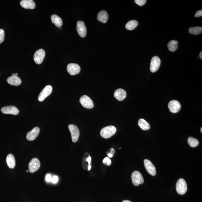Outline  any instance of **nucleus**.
<instances>
[{
  "label": "nucleus",
  "mask_w": 202,
  "mask_h": 202,
  "mask_svg": "<svg viewBox=\"0 0 202 202\" xmlns=\"http://www.w3.org/2000/svg\"><path fill=\"white\" fill-rule=\"evenodd\" d=\"M116 129L115 126H106L102 129L100 135L105 139L109 138L113 136L116 133Z\"/></svg>",
  "instance_id": "f257e3e1"
},
{
  "label": "nucleus",
  "mask_w": 202,
  "mask_h": 202,
  "mask_svg": "<svg viewBox=\"0 0 202 202\" xmlns=\"http://www.w3.org/2000/svg\"><path fill=\"white\" fill-rule=\"evenodd\" d=\"M176 190L179 194L184 195L187 190V185L184 179H180L176 185Z\"/></svg>",
  "instance_id": "f03ea898"
},
{
  "label": "nucleus",
  "mask_w": 202,
  "mask_h": 202,
  "mask_svg": "<svg viewBox=\"0 0 202 202\" xmlns=\"http://www.w3.org/2000/svg\"><path fill=\"white\" fill-rule=\"evenodd\" d=\"M132 182L134 185L138 186L140 184L144 183V179L140 172L137 171H135L132 175Z\"/></svg>",
  "instance_id": "7ed1b4c3"
},
{
  "label": "nucleus",
  "mask_w": 202,
  "mask_h": 202,
  "mask_svg": "<svg viewBox=\"0 0 202 202\" xmlns=\"http://www.w3.org/2000/svg\"><path fill=\"white\" fill-rule=\"evenodd\" d=\"M68 127L72 136V141L75 143L78 141L80 135L79 129L77 126L75 125H69Z\"/></svg>",
  "instance_id": "20e7f679"
},
{
  "label": "nucleus",
  "mask_w": 202,
  "mask_h": 202,
  "mask_svg": "<svg viewBox=\"0 0 202 202\" xmlns=\"http://www.w3.org/2000/svg\"><path fill=\"white\" fill-rule=\"evenodd\" d=\"M52 88L51 85H47L41 91L38 96V99L39 102H42L48 96H49L52 94Z\"/></svg>",
  "instance_id": "39448f33"
},
{
  "label": "nucleus",
  "mask_w": 202,
  "mask_h": 202,
  "mask_svg": "<svg viewBox=\"0 0 202 202\" xmlns=\"http://www.w3.org/2000/svg\"><path fill=\"white\" fill-rule=\"evenodd\" d=\"M80 102L82 106L86 109H92L94 106L92 100L86 95H84L80 98Z\"/></svg>",
  "instance_id": "423d86ee"
},
{
  "label": "nucleus",
  "mask_w": 202,
  "mask_h": 202,
  "mask_svg": "<svg viewBox=\"0 0 202 202\" xmlns=\"http://www.w3.org/2000/svg\"><path fill=\"white\" fill-rule=\"evenodd\" d=\"M45 56V52L43 49H40L35 52L34 60L38 65H40L43 62Z\"/></svg>",
  "instance_id": "0eeeda50"
},
{
  "label": "nucleus",
  "mask_w": 202,
  "mask_h": 202,
  "mask_svg": "<svg viewBox=\"0 0 202 202\" xmlns=\"http://www.w3.org/2000/svg\"><path fill=\"white\" fill-rule=\"evenodd\" d=\"M40 162L37 158H34L30 162L28 165V170L31 173L37 171L40 167Z\"/></svg>",
  "instance_id": "6e6552de"
},
{
  "label": "nucleus",
  "mask_w": 202,
  "mask_h": 202,
  "mask_svg": "<svg viewBox=\"0 0 202 202\" xmlns=\"http://www.w3.org/2000/svg\"><path fill=\"white\" fill-rule=\"evenodd\" d=\"M161 62L160 59L157 56L153 57L151 60L150 65L151 72L153 73H154V72H156L160 68Z\"/></svg>",
  "instance_id": "1a4fd4ad"
},
{
  "label": "nucleus",
  "mask_w": 202,
  "mask_h": 202,
  "mask_svg": "<svg viewBox=\"0 0 202 202\" xmlns=\"http://www.w3.org/2000/svg\"><path fill=\"white\" fill-rule=\"evenodd\" d=\"M181 105L176 100L171 101L169 103L168 108L170 111L173 113L178 112L181 109Z\"/></svg>",
  "instance_id": "9d476101"
},
{
  "label": "nucleus",
  "mask_w": 202,
  "mask_h": 202,
  "mask_svg": "<svg viewBox=\"0 0 202 202\" xmlns=\"http://www.w3.org/2000/svg\"><path fill=\"white\" fill-rule=\"evenodd\" d=\"M1 112L5 114L17 115L19 113V111L16 107L10 106L4 107L1 109Z\"/></svg>",
  "instance_id": "9b49d317"
},
{
  "label": "nucleus",
  "mask_w": 202,
  "mask_h": 202,
  "mask_svg": "<svg viewBox=\"0 0 202 202\" xmlns=\"http://www.w3.org/2000/svg\"><path fill=\"white\" fill-rule=\"evenodd\" d=\"M145 168L148 173L151 175L154 176L156 173V170L154 165L149 160L145 159L144 161Z\"/></svg>",
  "instance_id": "f8f14e48"
},
{
  "label": "nucleus",
  "mask_w": 202,
  "mask_h": 202,
  "mask_svg": "<svg viewBox=\"0 0 202 202\" xmlns=\"http://www.w3.org/2000/svg\"><path fill=\"white\" fill-rule=\"evenodd\" d=\"M76 30L79 35L82 38H84L86 34V28L85 24L82 21H78L77 23Z\"/></svg>",
  "instance_id": "ddd939ff"
},
{
  "label": "nucleus",
  "mask_w": 202,
  "mask_h": 202,
  "mask_svg": "<svg viewBox=\"0 0 202 202\" xmlns=\"http://www.w3.org/2000/svg\"><path fill=\"white\" fill-rule=\"evenodd\" d=\"M68 72L71 75H75L79 73L81 71V68L78 64L70 63L67 67Z\"/></svg>",
  "instance_id": "4468645a"
},
{
  "label": "nucleus",
  "mask_w": 202,
  "mask_h": 202,
  "mask_svg": "<svg viewBox=\"0 0 202 202\" xmlns=\"http://www.w3.org/2000/svg\"><path fill=\"white\" fill-rule=\"evenodd\" d=\"M40 132V129L39 127H35L28 132L27 134L26 138L28 141H33L35 140L39 135Z\"/></svg>",
  "instance_id": "2eb2a0df"
},
{
  "label": "nucleus",
  "mask_w": 202,
  "mask_h": 202,
  "mask_svg": "<svg viewBox=\"0 0 202 202\" xmlns=\"http://www.w3.org/2000/svg\"><path fill=\"white\" fill-rule=\"evenodd\" d=\"M20 4L25 9H34L36 7L35 3L33 0H23L20 2Z\"/></svg>",
  "instance_id": "dca6fc26"
},
{
  "label": "nucleus",
  "mask_w": 202,
  "mask_h": 202,
  "mask_svg": "<svg viewBox=\"0 0 202 202\" xmlns=\"http://www.w3.org/2000/svg\"><path fill=\"white\" fill-rule=\"evenodd\" d=\"M7 81L10 85L15 86H18L21 83L20 78L15 75L8 77L7 79Z\"/></svg>",
  "instance_id": "f3484780"
},
{
  "label": "nucleus",
  "mask_w": 202,
  "mask_h": 202,
  "mask_svg": "<svg viewBox=\"0 0 202 202\" xmlns=\"http://www.w3.org/2000/svg\"><path fill=\"white\" fill-rule=\"evenodd\" d=\"M114 96L117 100L121 101L126 98V91L121 89H119L115 91Z\"/></svg>",
  "instance_id": "a211bd4d"
},
{
  "label": "nucleus",
  "mask_w": 202,
  "mask_h": 202,
  "mask_svg": "<svg viewBox=\"0 0 202 202\" xmlns=\"http://www.w3.org/2000/svg\"><path fill=\"white\" fill-rule=\"evenodd\" d=\"M108 18H109V15L106 11H101L98 14L97 20L102 23H106L108 21Z\"/></svg>",
  "instance_id": "6ab92c4d"
},
{
  "label": "nucleus",
  "mask_w": 202,
  "mask_h": 202,
  "mask_svg": "<svg viewBox=\"0 0 202 202\" xmlns=\"http://www.w3.org/2000/svg\"><path fill=\"white\" fill-rule=\"evenodd\" d=\"M6 162L8 167L10 169H14L15 166V160L13 155L9 154L7 156Z\"/></svg>",
  "instance_id": "aec40b11"
},
{
  "label": "nucleus",
  "mask_w": 202,
  "mask_h": 202,
  "mask_svg": "<svg viewBox=\"0 0 202 202\" xmlns=\"http://www.w3.org/2000/svg\"><path fill=\"white\" fill-rule=\"evenodd\" d=\"M51 20L52 23L54 24L55 26L58 28H60L62 25V21L60 17L55 14L51 16Z\"/></svg>",
  "instance_id": "412c9836"
},
{
  "label": "nucleus",
  "mask_w": 202,
  "mask_h": 202,
  "mask_svg": "<svg viewBox=\"0 0 202 202\" xmlns=\"http://www.w3.org/2000/svg\"><path fill=\"white\" fill-rule=\"evenodd\" d=\"M138 125L139 127L143 130H149L150 129V124L143 119H140L139 120Z\"/></svg>",
  "instance_id": "4be33fe9"
},
{
  "label": "nucleus",
  "mask_w": 202,
  "mask_h": 202,
  "mask_svg": "<svg viewBox=\"0 0 202 202\" xmlns=\"http://www.w3.org/2000/svg\"><path fill=\"white\" fill-rule=\"evenodd\" d=\"M138 25V23L137 21L133 20L129 21L126 23V28L128 30H133Z\"/></svg>",
  "instance_id": "5701e85b"
},
{
  "label": "nucleus",
  "mask_w": 202,
  "mask_h": 202,
  "mask_svg": "<svg viewBox=\"0 0 202 202\" xmlns=\"http://www.w3.org/2000/svg\"><path fill=\"white\" fill-rule=\"evenodd\" d=\"M177 41L175 40H172L168 44L167 47L169 50L171 52H174L178 48Z\"/></svg>",
  "instance_id": "b1692460"
},
{
  "label": "nucleus",
  "mask_w": 202,
  "mask_h": 202,
  "mask_svg": "<svg viewBox=\"0 0 202 202\" xmlns=\"http://www.w3.org/2000/svg\"><path fill=\"white\" fill-rule=\"evenodd\" d=\"M189 32L193 35H199L202 32V28L201 27H191L189 29Z\"/></svg>",
  "instance_id": "393cba45"
},
{
  "label": "nucleus",
  "mask_w": 202,
  "mask_h": 202,
  "mask_svg": "<svg viewBox=\"0 0 202 202\" xmlns=\"http://www.w3.org/2000/svg\"><path fill=\"white\" fill-rule=\"evenodd\" d=\"M187 142L189 145L193 148L197 147L199 144L198 140L197 139L191 137L188 138Z\"/></svg>",
  "instance_id": "a878e982"
},
{
  "label": "nucleus",
  "mask_w": 202,
  "mask_h": 202,
  "mask_svg": "<svg viewBox=\"0 0 202 202\" xmlns=\"http://www.w3.org/2000/svg\"><path fill=\"white\" fill-rule=\"evenodd\" d=\"M5 39V32L3 29H0V44L2 43Z\"/></svg>",
  "instance_id": "bb28decb"
},
{
  "label": "nucleus",
  "mask_w": 202,
  "mask_h": 202,
  "mask_svg": "<svg viewBox=\"0 0 202 202\" xmlns=\"http://www.w3.org/2000/svg\"><path fill=\"white\" fill-rule=\"evenodd\" d=\"M134 1L137 4L140 6L144 5L146 2V0H135Z\"/></svg>",
  "instance_id": "cd10ccee"
},
{
  "label": "nucleus",
  "mask_w": 202,
  "mask_h": 202,
  "mask_svg": "<svg viewBox=\"0 0 202 202\" xmlns=\"http://www.w3.org/2000/svg\"><path fill=\"white\" fill-rule=\"evenodd\" d=\"M103 163L107 165L108 166H110L111 163V161L110 159L108 157L105 158L103 160Z\"/></svg>",
  "instance_id": "c85d7f7f"
},
{
  "label": "nucleus",
  "mask_w": 202,
  "mask_h": 202,
  "mask_svg": "<svg viewBox=\"0 0 202 202\" xmlns=\"http://www.w3.org/2000/svg\"><path fill=\"white\" fill-rule=\"evenodd\" d=\"M59 180V178H58V176H54L53 177H52V183H56Z\"/></svg>",
  "instance_id": "c756f323"
},
{
  "label": "nucleus",
  "mask_w": 202,
  "mask_h": 202,
  "mask_svg": "<svg viewBox=\"0 0 202 202\" xmlns=\"http://www.w3.org/2000/svg\"><path fill=\"white\" fill-rule=\"evenodd\" d=\"M202 16V10H200L196 12L195 17H201Z\"/></svg>",
  "instance_id": "7c9ffc66"
},
{
  "label": "nucleus",
  "mask_w": 202,
  "mask_h": 202,
  "mask_svg": "<svg viewBox=\"0 0 202 202\" xmlns=\"http://www.w3.org/2000/svg\"><path fill=\"white\" fill-rule=\"evenodd\" d=\"M52 177L50 174H47L46 176L45 179L47 182H50L52 181Z\"/></svg>",
  "instance_id": "2f4dec72"
},
{
  "label": "nucleus",
  "mask_w": 202,
  "mask_h": 202,
  "mask_svg": "<svg viewBox=\"0 0 202 202\" xmlns=\"http://www.w3.org/2000/svg\"><path fill=\"white\" fill-rule=\"evenodd\" d=\"M91 159H91V157L90 156H89V157L87 158V159H86V161L88 163H89L88 166H89V165H91Z\"/></svg>",
  "instance_id": "473e14b6"
},
{
  "label": "nucleus",
  "mask_w": 202,
  "mask_h": 202,
  "mask_svg": "<svg viewBox=\"0 0 202 202\" xmlns=\"http://www.w3.org/2000/svg\"><path fill=\"white\" fill-rule=\"evenodd\" d=\"M115 152L114 149L113 148H111L110 149V152L109 153H111V154L113 155L114 154H115Z\"/></svg>",
  "instance_id": "72a5a7b5"
},
{
  "label": "nucleus",
  "mask_w": 202,
  "mask_h": 202,
  "mask_svg": "<svg viewBox=\"0 0 202 202\" xmlns=\"http://www.w3.org/2000/svg\"><path fill=\"white\" fill-rule=\"evenodd\" d=\"M108 156L109 158H112L113 157V155H112L111 153H108Z\"/></svg>",
  "instance_id": "f704fd0d"
},
{
  "label": "nucleus",
  "mask_w": 202,
  "mask_h": 202,
  "mask_svg": "<svg viewBox=\"0 0 202 202\" xmlns=\"http://www.w3.org/2000/svg\"><path fill=\"white\" fill-rule=\"evenodd\" d=\"M91 168H92V166H91V165H89L88 167V170L89 171L90 170Z\"/></svg>",
  "instance_id": "c9c22d12"
},
{
  "label": "nucleus",
  "mask_w": 202,
  "mask_h": 202,
  "mask_svg": "<svg viewBox=\"0 0 202 202\" xmlns=\"http://www.w3.org/2000/svg\"><path fill=\"white\" fill-rule=\"evenodd\" d=\"M199 57H200V59L202 60V52H200V54H199Z\"/></svg>",
  "instance_id": "e433bc0d"
},
{
  "label": "nucleus",
  "mask_w": 202,
  "mask_h": 202,
  "mask_svg": "<svg viewBox=\"0 0 202 202\" xmlns=\"http://www.w3.org/2000/svg\"><path fill=\"white\" fill-rule=\"evenodd\" d=\"M122 202H132L131 201H129V200H124Z\"/></svg>",
  "instance_id": "4c0bfd02"
},
{
  "label": "nucleus",
  "mask_w": 202,
  "mask_h": 202,
  "mask_svg": "<svg viewBox=\"0 0 202 202\" xmlns=\"http://www.w3.org/2000/svg\"><path fill=\"white\" fill-rule=\"evenodd\" d=\"M202 127L201 128L200 130H201V133H202Z\"/></svg>",
  "instance_id": "58836bf2"
},
{
  "label": "nucleus",
  "mask_w": 202,
  "mask_h": 202,
  "mask_svg": "<svg viewBox=\"0 0 202 202\" xmlns=\"http://www.w3.org/2000/svg\"><path fill=\"white\" fill-rule=\"evenodd\" d=\"M15 75H16V76H17V75H18V74L17 73H15Z\"/></svg>",
  "instance_id": "ea45409f"
},
{
  "label": "nucleus",
  "mask_w": 202,
  "mask_h": 202,
  "mask_svg": "<svg viewBox=\"0 0 202 202\" xmlns=\"http://www.w3.org/2000/svg\"><path fill=\"white\" fill-rule=\"evenodd\" d=\"M26 171H27V172H28V171L27 170Z\"/></svg>",
  "instance_id": "a19ab883"
}]
</instances>
